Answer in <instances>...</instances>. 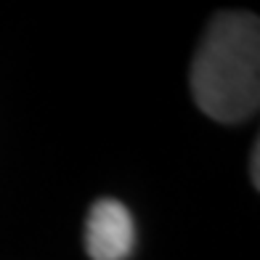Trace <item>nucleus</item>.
Returning <instances> with one entry per match:
<instances>
[{
    "label": "nucleus",
    "mask_w": 260,
    "mask_h": 260,
    "mask_svg": "<svg viewBox=\"0 0 260 260\" xmlns=\"http://www.w3.org/2000/svg\"><path fill=\"white\" fill-rule=\"evenodd\" d=\"M250 175H252V186L260 188V141H255L252 146V157H250Z\"/></svg>",
    "instance_id": "3"
},
{
    "label": "nucleus",
    "mask_w": 260,
    "mask_h": 260,
    "mask_svg": "<svg viewBox=\"0 0 260 260\" xmlns=\"http://www.w3.org/2000/svg\"><path fill=\"white\" fill-rule=\"evenodd\" d=\"M197 106L218 122H242L260 104V21L223 11L210 21L191 64Z\"/></svg>",
    "instance_id": "1"
},
{
    "label": "nucleus",
    "mask_w": 260,
    "mask_h": 260,
    "mask_svg": "<svg viewBox=\"0 0 260 260\" xmlns=\"http://www.w3.org/2000/svg\"><path fill=\"white\" fill-rule=\"evenodd\" d=\"M136 244L130 210L117 199H99L88 212L85 250L93 260H125Z\"/></svg>",
    "instance_id": "2"
}]
</instances>
